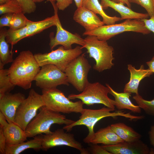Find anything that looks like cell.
<instances>
[{"mask_svg":"<svg viewBox=\"0 0 154 154\" xmlns=\"http://www.w3.org/2000/svg\"><path fill=\"white\" fill-rule=\"evenodd\" d=\"M112 154H154V149H150L141 140L124 141L116 144L102 146Z\"/></svg>","mask_w":154,"mask_h":154,"instance_id":"5bb4252c","label":"cell"},{"mask_svg":"<svg viewBox=\"0 0 154 154\" xmlns=\"http://www.w3.org/2000/svg\"><path fill=\"white\" fill-rule=\"evenodd\" d=\"M10 0H0V5L4 4L8 1Z\"/></svg>","mask_w":154,"mask_h":154,"instance_id":"ee69618b","label":"cell"},{"mask_svg":"<svg viewBox=\"0 0 154 154\" xmlns=\"http://www.w3.org/2000/svg\"><path fill=\"white\" fill-rule=\"evenodd\" d=\"M4 115L0 111V127L3 128L8 123Z\"/></svg>","mask_w":154,"mask_h":154,"instance_id":"ab89813d","label":"cell"},{"mask_svg":"<svg viewBox=\"0 0 154 154\" xmlns=\"http://www.w3.org/2000/svg\"><path fill=\"white\" fill-rule=\"evenodd\" d=\"M150 144L154 149V124L151 126L148 133Z\"/></svg>","mask_w":154,"mask_h":154,"instance_id":"f35d334b","label":"cell"},{"mask_svg":"<svg viewBox=\"0 0 154 154\" xmlns=\"http://www.w3.org/2000/svg\"><path fill=\"white\" fill-rule=\"evenodd\" d=\"M34 81L36 85L42 89L56 88L62 85H69L65 73L52 64L42 66Z\"/></svg>","mask_w":154,"mask_h":154,"instance_id":"8fae6325","label":"cell"},{"mask_svg":"<svg viewBox=\"0 0 154 154\" xmlns=\"http://www.w3.org/2000/svg\"><path fill=\"white\" fill-rule=\"evenodd\" d=\"M131 31L143 35L151 31L146 27L141 19H127L121 23L103 25L91 31L84 32L83 35H93L99 40L107 41L115 36L125 32Z\"/></svg>","mask_w":154,"mask_h":154,"instance_id":"5b68a950","label":"cell"},{"mask_svg":"<svg viewBox=\"0 0 154 154\" xmlns=\"http://www.w3.org/2000/svg\"><path fill=\"white\" fill-rule=\"evenodd\" d=\"M43 137V135L40 134L35 136L33 139L26 142L23 141L13 145H6L5 154H19L29 149L36 150L41 149Z\"/></svg>","mask_w":154,"mask_h":154,"instance_id":"7402d4cb","label":"cell"},{"mask_svg":"<svg viewBox=\"0 0 154 154\" xmlns=\"http://www.w3.org/2000/svg\"><path fill=\"white\" fill-rule=\"evenodd\" d=\"M44 106L42 95L34 89H31L28 97L18 108L14 123L25 131L28 125L37 115L38 110Z\"/></svg>","mask_w":154,"mask_h":154,"instance_id":"9c48e42d","label":"cell"},{"mask_svg":"<svg viewBox=\"0 0 154 154\" xmlns=\"http://www.w3.org/2000/svg\"><path fill=\"white\" fill-rule=\"evenodd\" d=\"M110 1L117 3H120L123 5L126 4L127 7L131 8V4L128 0H110Z\"/></svg>","mask_w":154,"mask_h":154,"instance_id":"b9f144b4","label":"cell"},{"mask_svg":"<svg viewBox=\"0 0 154 154\" xmlns=\"http://www.w3.org/2000/svg\"><path fill=\"white\" fill-rule=\"evenodd\" d=\"M6 30L1 28L0 31V62L4 66L13 62V53L10 50L9 45L6 41L5 33Z\"/></svg>","mask_w":154,"mask_h":154,"instance_id":"484cf974","label":"cell"},{"mask_svg":"<svg viewBox=\"0 0 154 154\" xmlns=\"http://www.w3.org/2000/svg\"><path fill=\"white\" fill-rule=\"evenodd\" d=\"M25 98V95L21 92L7 93L0 98V111L9 123H14L16 111Z\"/></svg>","mask_w":154,"mask_h":154,"instance_id":"9a60e30c","label":"cell"},{"mask_svg":"<svg viewBox=\"0 0 154 154\" xmlns=\"http://www.w3.org/2000/svg\"><path fill=\"white\" fill-rule=\"evenodd\" d=\"M127 69L130 73V78L129 82L125 86L123 92L139 94L138 89L140 82L144 78L150 77L153 73L148 69H145L143 65L137 69L131 64H128Z\"/></svg>","mask_w":154,"mask_h":154,"instance_id":"e0dca14e","label":"cell"},{"mask_svg":"<svg viewBox=\"0 0 154 154\" xmlns=\"http://www.w3.org/2000/svg\"><path fill=\"white\" fill-rule=\"evenodd\" d=\"M85 48L90 58L95 61L94 69L99 72L111 68L114 66V59L113 54L114 49L108 45L106 41L99 40L93 35H88L84 39Z\"/></svg>","mask_w":154,"mask_h":154,"instance_id":"277c9868","label":"cell"},{"mask_svg":"<svg viewBox=\"0 0 154 154\" xmlns=\"http://www.w3.org/2000/svg\"><path fill=\"white\" fill-rule=\"evenodd\" d=\"M90 151L93 154H112L104 149L102 146L97 144H92L90 147Z\"/></svg>","mask_w":154,"mask_h":154,"instance_id":"e575fe53","label":"cell"},{"mask_svg":"<svg viewBox=\"0 0 154 154\" xmlns=\"http://www.w3.org/2000/svg\"><path fill=\"white\" fill-rule=\"evenodd\" d=\"M20 5L22 12L24 14H30L34 12L36 5L33 0H16Z\"/></svg>","mask_w":154,"mask_h":154,"instance_id":"d6a6232c","label":"cell"},{"mask_svg":"<svg viewBox=\"0 0 154 154\" xmlns=\"http://www.w3.org/2000/svg\"><path fill=\"white\" fill-rule=\"evenodd\" d=\"M141 19L144 23L147 28L154 33V16L150 17L149 19Z\"/></svg>","mask_w":154,"mask_h":154,"instance_id":"74e56055","label":"cell"},{"mask_svg":"<svg viewBox=\"0 0 154 154\" xmlns=\"http://www.w3.org/2000/svg\"><path fill=\"white\" fill-rule=\"evenodd\" d=\"M27 26L23 28L13 29L9 28L7 30L5 38L7 41L11 44V50L12 51L13 46L21 40L27 38Z\"/></svg>","mask_w":154,"mask_h":154,"instance_id":"83f0119b","label":"cell"},{"mask_svg":"<svg viewBox=\"0 0 154 154\" xmlns=\"http://www.w3.org/2000/svg\"><path fill=\"white\" fill-rule=\"evenodd\" d=\"M75 3L77 8L80 7L82 6V2L83 0H73Z\"/></svg>","mask_w":154,"mask_h":154,"instance_id":"7bdbcfd3","label":"cell"},{"mask_svg":"<svg viewBox=\"0 0 154 154\" xmlns=\"http://www.w3.org/2000/svg\"><path fill=\"white\" fill-rule=\"evenodd\" d=\"M22 12L21 7L16 0H10L7 3L0 5V15L15 14Z\"/></svg>","mask_w":154,"mask_h":154,"instance_id":"f546056e","label":"cell"},{"mask_svg":"<svg viewBox=\"0 0 154 154\" xmlns=\"http://www.w3.org/2000/svg\"><path fill=\"white\" fill-rule=\"evenodd\" d=\"M45 106L54 112L64 114L80 113L84 104L81 100L73 102L56 88L42 89Z\"/></svg>","mask_w":154,"mask_h":154,"instance_id":"8992f818","label":"cell"},{"mask_svg":"<svg viewBox=\"0 0 154 154\" xmlns=\"http://www.w3.org/2000/svg\"><path fill=\"white\" fill-rule=\"evenodd\" d=\"M73 0H56V4L58 9L64 11L72 3Z\"/></svg>","mask_w":154,"mask_h":154,"instance_id":"d590c367","label":"cell"},{"mask_svg":"<svg viewBox=\"0 0 154 154\" xmlns=\"http://www.w3.org/2000/svg\"><path fill=\"white\" fill-rule=\"evenodd\" d=\"M110 126L114 131L124 141H136L140 140L142 137L141 134L124 123L118 122Z\"/></svg>","mask_w":154,"mask_h":154,"instance_id":"603a6c76","label":"cell"},{"mask_svg":"<svg viewBox=\"0 0 154 154\" xmlns=\"http://www.w3.org/2000/svg\"><path fill=\"white\" fill-rule=\"evenodd\" d=\"M110 92V89L108 87L99 82H89L80 93L71 94L68 97L70 100L80 99L84 104L88 106L95 104H101L115 110L114 100L108 96Z\"/></svg>","mask_w":154,"mask_h":154,"instance_id":"52a82bcc","label":"cell"},{"mask_svg":"<svg viewBox=\"0 0 154 154\" xmlns=\"http://www.w3.org/2000/svg\"><path fill=\"white\" fill-rule=\"evenodd\" d=\"M32 52H21L8 69L12 82L15 86L27 90L40 68Z\"/></svg>","mask_w":154,"mask_h":154,"instance_id":"6da1fadb","label":"cell"},{"mask_svg":"<svg viewBox=\"0 0 154 154\" xmlns=\"http://www.w3.org/2000/svg\"><path fill=\"white\" fill-rule=\"evenodd\" d=\"M39 112L27 126L25 131L28 137H34L42 133L50 134L53 133L50 130L52 125H68L74 121L66 118L60 113L50 110L45 106L39 109Z\"/></svg>","mask_w":154,"mask_h":154,"instance_id":"3957f363","label":"cell"},{"mask_svg":"<svg viewBox=\"0 0 154 154\" xmlns=\"http://www.w3.org/2000/svg\"><path fill=\"white\" fill-rule=\"evenodd\" d=\"M56 17L54 14L51 17L37 21L29 20L27 24V38L38 33L43 30L53 26H56Z\"/></svg>","mask_w":154,"mask_h":154,"instance_id":"cb8c5ba5","label":"cell"},{"mask_svg":"<svg viewBox=\"0 0 154 154\" xmlns=\"http://www.w3.org/2000/svg\"><path fill=\"white\" fill-rule=\"evenodd\" d=\"M2 128L7 145H15L27 140L25 131L14 123H8Z\"/></svg>","mask_w":154,"mask_h":154,"instance_id":"44dd1931","label":"cell"},{"mask_svg":"<svg viewBox=\"0 0 154 154\" xmlns=\"http://www.w3.org/2000/svg\"><path fill=\"white\" fill-rule=\"evenodd\" d=\"M114 131L110 125L100 129L95 133L90 143L110 145L124 141Z\"/></svg>","mask_w":154,"mask_h":154,"instance_id":"ffe728a7","label":"cell"},{"mask_svg":"<svg viewBox=\"0 0 154 154\" xmlns=\"http://www.w3.org/2000/svg\"><path fill=\"white\" fill-rule=\"evenodd\" d=\"M91 68L85 53L76 58L68 65L65 70L68 82L79 92H82L89 82L88 73Z\"/></svg>","mask_w":154,"mask_h":154,"instance_id":"30bf717a","label":"cell"},{"mask_svg":"<svg viewBox=\"0 0 154 154\" xmlns=\"http://www.w3.org/2000/svg\"><path fill=\"white\" fill-rule=\"evenodd\" d=\"M13 14L8 13L1 15L0 18V27H10V22L12 19Z\"/></svg>","mask_w":154,"mask_h":154,"instance_id":"836d02e7","label":"cell"},{"mask_svg":"<svg viewBox=\"0 0 154 154\" xmlns=\"http://www.w3.org/2000/svg\"><path fill=\"white\" fill-rule=\"evenodd\" d=\"M4 66L0 62V98L10 93L15 86L11 80L8 69H4Z\"/></svg>","mask_w":154,"mask_h":154,"instance_id":"4316f807","label":"cell"},{"mask_svg":"<svg viewBox=\"0 0 154 154\" xmlns=\"http://www.w3.org/2000/svg\"><path fill=\"white\" fill-rule=\"evenodd\" d=\"M114 110L107 107H104L99 109H83L80 113L81 116L78 120L68 125H65L63 129L67 131L71 130L73 127L78 125H83L87 127L88 130L87 135L83 139L86 143L90 144L95 133L94 128L97 123L101 119L107 117L114 118L122 116L130 120L141 119L144 118L143 116H136L131 114L130 112L126 113L123 111L118 110L111 112Z\"/></svg>","mask_w":154,"mask_h":154,"instance_id":"7a4b0ae2","label":"cell"},{"mask_svg":"<svg viewBox=\"0 0 154 154\" xmlns=\"http://www.w3.org/2000/svg\"><path fill=\"white\" fill-rule=\"evenodd\" d=\"M130 3H133L140 5L147 11L149 16H154V0H128Z\"/></svg>","mask_w":154,"mask_h":154,"instance_id":"1f68e13d","label":"cell"},{"mask_svg":"<svg viewBox=\"0 0 154 154\" xmlns=\"http://www.w3.org/2000/svg\"><path fill=\"white\" fill-rule=\"evenodd\" d=\"M24 14L23 12L13 14L10 22L9 28L17 29L26 26L29 20Z\"/></svg>","mask_w":154,"mask_h":154,"instance_id":"4dcf8cb0","label":"cell"},{"mask_svg":"<svg viewBox=\"0 0 154 154\" xmlns=\"http://www.w3.org/2000/svg\"><path fill=\"white\" fill-rule=\"evenodd\" d=\"M64 130L58 129L51 134L43 135L41 149L47 151L55 147L66 146L78 150L81 154L89 153L82 144L76 140L73 134L65 132Z\"/></svg>","mask_w":154,"mask_h":154,"instance_id":"4fadbf2b","label":"cell"},{"mask_svg":"<svg viewBox=\"0 0 154 154\" xmlns=\"http://www.w3.org/2000/svg\"><path fill=\"white\" fill-rule=\"evenodd\" d=\"M6 146V139L4 135L3 128L0 127V153L5 154Z\"/></svg>","mask_w":154,"mask_h":154,"instance_id":"8d00e7d4","label":"cell"},{"mask_svg":"<svg viewBox=\"0 0 154 154\" xmlns=\"http://www.w3.org/2000/svg\"><path fill=\"white\" fill-rule=\"evenodd\" d=\"M82 6L100 15L104 24H114L116 22L121 20V17L116 16L111 17L106 14L98 0H83Z\"/></svg>","mask_w":154,"mask_h":154,"instance_id":"d4e9b609","label":"cell"},{"mask_svg":"<svg viewBox=\"0 0 154 154\" xmlns=\"http://www.w3.org/2000/svg\"><path fill=\"white\" fill-rule=\"evenodd\" d=\"M53 7L54 13L56 17V33L55 36L50 38L49 44L51 50L58 45H61L66 49L72 48V45L76 44L83 46L85 44L84 39L77 33L73 34L65 29L62 27L58 14V9L56 0H48Z\"/></svg>","mask_w":154,"mask_h":154,"instance_id":"7c38bea8","label":"cell"},{"mask_svg":"<svg viewBox=\"0 0 154 154\" xmlns=\"http://www.w3.org/2000/svg\"><path fill=\"white\" fill-rule=\"evenodd\" d=\"M82 46H77L74 48L66 49L61 46L49 53H38L34 55L40 67L52 64L64 72L69 64L82 54Z\"/></svg>","mask_w":154,"mask_h":154,"instance_id":"ba28073f","label":"cell"},{"mask_svg":"<svg viewBox=\"0 0 154 154\" xmlns=\"http://www.w3.org/2000/svg\"><path fill=\"white\" fill-rule=\"evenodd\" d=\"M73 19L84 27L85 32L91 31L104 25L96 14L83 6L77 8Z\"/></svg>","mask_w":154,"mask_h":154,"instance_id":"2e32d148","label":"cell"},{"mask_svg":"<svg viewBox=\"0 0 154 154\" xmlns=\"http://www.w3.org/2000/svg\"><path fill=\"white\" fill-rule=\"evenodd\" d=\"M110 89L109 94L114 98L115 106L118 110L127 109L132 112L140 113L141 109L138 105H135L131 101L130 97L131 93L128 92L119 93L114 90L108 84H106Z\"/></svg>","mask_w":154,"mask_h":154,"instance_id":"d6986e66","label":"cell"},{"mask_svg":"<svg viewBox=\"0 0 154 154\" xmlns=\"http://www.w3.org/2000/svg\"><path fill=\"white\" fill-rule=\"evenodd\" d=\"M148 66V68L150 71L153 73H154V56L153 57L151 60L146 62Z\"/></svg>","mask_w":154,"mask_h":154,"instance_id":"60d3db41","label":"cell"},{"mask_svg":"<svg viewBox=\"0 0 154 154\" xmlns=\"http://www.w3.org/2000/svg\"><path fill=\"white\" fill-rule=\"evenodd\" d=\"M33 0L35 3H40V2H42L45 0ZM48 0H47V1Z\"/></svg>","mask_w":154,"mask_h":154,"instance_id":"f6af8a7d","label":"cell"},{"mask_svg":"<svg viewBox=\"0 0 154 154\" xmlns=\"http://www.w3.org/2000/svg\"><path fill=\"white\" fill-rule=\"evenodd\" d=\"M136 103L147 114L154 116V98L150 100L143 99L139 94H135L133 97Z\"/></svg>","mask_w":154,"mask_h":154,"instance_id":"f1b7e54d","label":"cell"},{"mask_svg":"<svg viewBox=\"0 0 154 154\" xmlns=\"http://www.w3.org/2000/svg\"><path fill=\"white\" fill-rule=\"evenodd\" d=\"M100 4L103 9L111 7L118 12L121 16V20L127 19H147V13H143L135 12L124 5L117 3L110 0H101Z\"/></svg>","mask_w":154,"mask_h":154,"instance_id":"ac0fdd59","label":"cell"}]
</instances>
